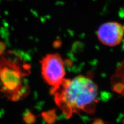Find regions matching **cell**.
<instances>
[{"instance_id":"1","label":"cell","mask_w":124,"mask_h":124,"mask_svg":"<svg viewBox=\"0 0 124 124\" xmlns=\"http://www.w3.org/2000/svg\"><path fill=\"white\" fill-rule=\"evenodd\" d=\"M50 93L54 96L56 105L67 118L80 111L88 113L95 111L98 87L86 77L64 78L59 85L51 88Z\"/></svg>"},{"instance_id":"2","label":"cell","mask_w":124,"mask_h":124,"mask_svg":"<svg viewBox=\"0 0 124 124\" xmlns=\"http://www.w3.org/2000/svg\"><path fill=\"white\" fill-rule=\"evenodd\" d=\"M30 66L22 62L18 54L8 52L0 59V93L14 101L22 99L29 94L25 77Z\"/></svg>"},{"instance_id":"3","label":"cell","mask_w":124,"mask_h":124,"mask_svg":"<svg viewBox=\"0 0 124 124\" xmlns=\"http://www.w3.org/2000/svg\"><path fill=\"white\" fill-rule=\"evenodd\" d=\"M40 63L42 78L52 87L57 86L64 79V62L59 54H47Z\"/></svg>"},{"instance_id":"4","label":"cell","mask_w":124,"mask_h":124,"mask_svg":"<svg viewBox=\"0 0 124 124\" xmlns=\"http://www.w3.org/2000/svg\"><path fill=\"white\" fill-rule=\"evenodd\" d=\"M124 36L123 25L115 21L103 23L97 31V37L99 41L106 46H113L119 45Z\"/></svg>"},{"instance_id":"5","label":"cell","mask_w":124,"mask_h":124,"mask_svg":"<svg viewBox=\"0 0 124 124\" xmlns=\"http://www.w3.org/2000/svg\"><path fill=\"white\" fill-rule=\"evenodd\" d=\"M23 120L26 124H32L35 121L36 118L31 112H27L23 116Z\"/></svg>"},{"instance_id":"6","label":"cell","mask_w":124,"mask_h":124,"mask_svg":"<svg viewBox=\"0 0 124 124\" xmlns=\"http://www.w3.org/2000/svg\"><path fill=\"white\" fill-rule=\"evenodd\" d=\"M6 49V46L4 42L2 41H0V55H2L5 50Z\"/></svg>"},{"instance_id":"7","label":"cell","mask_w":124,"mask_h":124,"mask_svg":"<svg viewBox=\"0 0 124 124\" xmlns=\"http://www.w3.org/2000/svg\"><path fill=\"white\" fill-rule=\"evenodd\" d=\"M7 1H11V0H7Z\"/></svg>"}]
</instances>
